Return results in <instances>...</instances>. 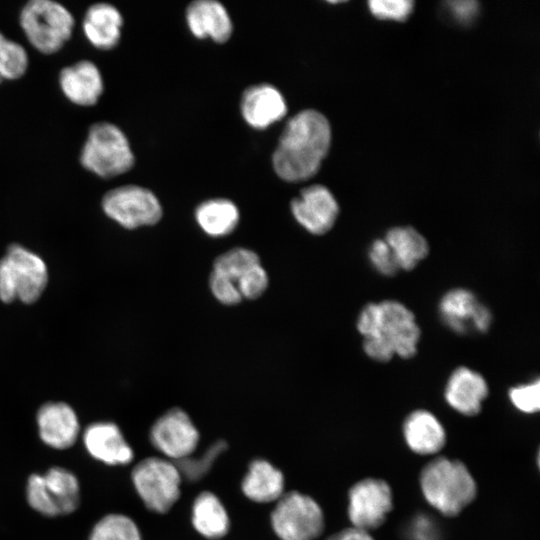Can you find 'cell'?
Wrapping results in <instances>:
<instances>
[{
    "label": "cell",
    "mask_w": 540,
    "mask_h": 540,
    "mask_svg": "<svg viewBox=\"0 0 540 540\" xmlns=\"http://www.w3.org/2000/svg\"><path fill=\"white\" fill-rule=\"evenodd\" d=\"M2 82H3V78H2L1 75H0V83H2Z\"/></svg>",
    "instance_id": "obj_38"
},
{
    "label": "cell",
    "mask_w": 540,
    "mask_h": 540,
    "mask_svg": "<svg viewBox=\"0 0 540 540\" xmlns=\"http://www.w3.org/2000/svg\"><path fill=\"white\" fill-rule=\"evenodd\" d=\"M89 540H141V535L131 518L109 514L96 523Z\"/></svg>",
    "instance_id": "obj_28"
},
{
    "label": "cell",
    "mask_w": 540,
    "mask_h": 540,
    "mask_svg": "<svg viewBox=\"0 0 540 540\" xmlns=\"http://www.w3.org/2000/svg\"><path fill=\"white\" fill-rule=\"evenodd\" d=\"M268 284V274L261 263H258L245 272L237 286L242 299L253 300L262 296Z\"/></svg>",
    "instance_id": "obj_32"
},
{
    "label": "cell",
    "mask_w": 540,
    "mask_h": 540,
    "mask_svg": "<svg viewBox=\"0 0 540 540\" xmlns=\"http://www.w3.org/2000/svg\"><path fill=\"white\" fill-rule=\"evenodd\" d=\"M29 59L25 48L0 32V75L3 80H16L28 68Z\"/></svg>",
    "instance_id": "obj_29"
},
{
    "label": "cell",
    "mask_w": 540,
    "mask_h": 540,
    "mask_svg": "<svg viewBox=\"0 0 540 540\" xmlns=\"http://www.w3.org/2000/svg\"><path fill=\"white\" fill-rule=\"evenodd\" d=\"M448 4L453 16L463 24L471 22L478 11V3L475 1H454Z\"/></svg>",
    "instance_id": "obj_36"
},
{
    "label": "cell",
    "mask_w": 540,
    "mask_h": 540,
    "mask_svg": "<svg viewBox=\"0 0 540 540\" xmlns=\"http://www.w3.org/2000/svg\"><path fill=\"white\" fill-rule=\"evenodd\" d=\"M40 438L56 449L71 447L79 433V422L74 410L66 403H46L37 413Z\"/></svg>",
    "instance_id": "obj_18"
},
{
    "label": "cell",
    "mask_w": 540,
    "mask_h": 540,
    "mask_svg": "<svg viewBox=\"0 0 540 540\" xmlns=\"http://www.w3.org/2000/svg\"><path fill=\"white\" fill-rule=\"evenodd\" d=\"M439 313L444 324L458 334L486 332L492 322L490 310L463 288L452 289L442 297Z\"/></svg>",
    "instance_id": "obj_13"
},
{
    "label": "cell",
    "mask_w": 540,
    "mask_h": 540,
    "mask_svg": "<svg viewBox=\"0 0 540 540\" xmlns=\"http://www.w3.org/2000/svg\"><path fill=\"white\" fill-rule=\"evenodd\" d=\"M539 380L536 379L528 384L515 386L509 391L512 404L524 413H535L540 407Z\"/></svg>",
    "instance_id": "obj_33"
},
{
    "label": "cell",
    "mask_w": 540,
    "mask_h": 540,
    "mask_svg": "<svg viewBox=\"0 0 540 540\" xmlns=\"http://www.w3.org/2000/svg\"><path fill=\"white\" fill-rule=\"evenodd\" d=\"M258 263H261L260 258L253 250L236 247L219 255L213 262L211 272L231 281L238 289V282L245 272Z\"/></svg>",
    "instance_id": "obj_27"
},
{
    "label": "cell",
    "mask_w": 540,
    "mask_h": 540,
    "mask_svg": "<svg viewBox=\"0 0 540 540\" xmlns=\"http://www.w3.org/2000/svg\"><path fill=\"white\" fill-rule=\"evenodd\" d=\"M420 486L427 502L445 516L460 514L476 497L477 485L459 460L438 457L420 474Z\"/></svg>",
    "instance_id": "obj_3"
},
{
    "label": "cell",
    "mask_w": 540,
    "mask_h": 540,
    "mask_svg": "<svg viewBox=\"0 0 540 540\" xmlns=\"http://www.w3.org/2000/svg\"><path fill=\"white\" fill-rule=\"evenodd\" d=\"M192 523L202 536L209 539H219L229 530V518L225 508L210 492H203L195 499Z\"/></svg>",
    "instance_id": "obj_25"
},
{
    "label": "cell",
    "mask_w": 540,
    "mask_h": 540,
    "mask_svg": "<svg viewBox=\"0 0 540 540\" xmlns=\"http://www.w3.org/2000/svg\"><path fill=\"white\" fill-rule=\"evenodd\" d=\"M122 26L123 18L120 11L105 2L89 6L82 21L86 39L99 50H110L118 44Z\"/></svg>",
    "instance_id": "obj_21"
},
{
    "label": "cell",
    "mask_w": 540,
    "mask_h": 540,
    "mask_svg": "<svg viewBox=\"0 0 540 540\" xmlns=\"http://www.w3.org/2000/svg\"><path fill=\"white\" fill-rule=\"evenodd\" d=\"M271 514V524L281 540H314L324 529L318 503L299 492L283 494Z\"/></svg>",
    "instance_id": "obj_8"
},
{
    "label": "cell",
    "mask_w": 540,
    "mask_h": 540,
    "mask_svg": "<svg viewBox=\"0 0 540 540\" xmlns=\"http://www.w3.org/2000/svg\"><path fill=\"white\" fill-rule=\"evenodd\" d=\"M488 391L481 374L468 367H458L451 373L444 395L451 408L465 416H474L480 412Z\"/></svg>",
    "instance_id": "obj_16"
},
{
    "label": "cell",
    "mask_w": 540,
    "mask_h": 540,
    "mask_svg": "<svg viewBox=\"0 0 540 540\" xmlns=\"http://www.w3.org/2000/svg\"><path fill=\"white\" fill-rule=\"evenodd\" d=\"M209 285L214 297L224 305H236L242 301L237 287L219 274L211 272Z\"/></svg>",
    "instance_id": "obj_35"
},
{
    "label": "cell",
    "mask_w": 540,
    "mask_h": 540,
    "mask_svg": "<svg viewBox=\"0 0 540 540\" xmlns=\"http://www.w3.org/2000/svg\"><path fill=\"white\" fill-rule=\"evenodd\" d=\"M136 491L150 510L166 513L180 496L181 474L175 464L161 458H147L132 471Z\"/></svg>",
    "instance_id": "obj_9"
},
{
    "label": "cell",
    "mask_w": 540,
    "mask_h": 540,
    "mask_svg": "<svg viewBox=\"0 0 540 540\" xmlns=\"http://www.w3.org/2000/svg\"><path fill=\"white\" fill-rule=\"evenodd\" d=\"M79 499V482L64 468L53 467L45 475L32 474L28 479V503L45 516L72 513L78 507Z\"/></svg>",
    "instance_id": "obj_7"
},
{
    "label": "cell",
    "mask_w": 540,
    "mask_h": 540,
    "mask_svg": "<svg viewBox=\"0 0 540 540\" xmlns=\"http://www.w3.org/2000/svg\"><path fill=\"white\" fill-rule=\"evenodd\" d=\"M186 20L192 34L223 43L232 34V22L225 7L214 0H197L186 9Z\"/></svg>",
    "instance_id": "obj_20"
},
{
    "label": "cell",
    "mask_w": 540,
    "mask_h": 540,
    "mask_svg": "<svg viewBox=\"0 0 540 540\" xmlns=\"http://www.w3.org/2000/svg\"><path fill=\"white\" fill-rule=\"evenodd\" d=\"M241 113L253 128L264 129L282 119L287 106L280 91L269 84L249 87L241 99Z\"/></svg>",
    "instance_id": "obj_17"
},
{
    "label": "cell",
    "mask_w": 540,
    "mask_h": 540,
    "mask_svg": "<svg viewBox=\"0 0 540 540\" xmlns=\"http://www.w3.org/2000/svg\"><path fill=\"white\" fill-rule=\"evenodd\" d=\"M150 439L157 450L178 461L193 453L199 433L186 412L173 408L154 423Z\"/></svg>",
    "instance_id": "obj_12"
},
{
    "label": "cell",
    "mask_w": 540,
    "mask_h": 540,
    "mask_svg": "<svg viewBox=\"0 0 540 540\" xmlns=\"http://www.w3.org/2000/svg\"><path fill=\"white\" fill-rule=\"evenodd\" d=\"M48 281L45 262L21 245L13 244L0 260V299L11 302H35Z\"/></svg>",
    "instance_id": "obj_6"
},
{
    "label": "cell",
    "mask_w": 540,
    "mask_h": 540,
    "mask_svg": "<svg viewBox=\"0 0 540 540\" xmlns=\"http://www.w3.org/2000/svg\"><path fill=\"white\" fill-rule=\"evenodd\" d=\"M20 26L29 43L43 54L58 52L71 38L74 18L53 0H31L21 9Z\"/></svg>",
    "instance_id": "obj_5"
},
{
    "label": "cell",
    "mask_w": 540,
    "mask_h": 540,
    "mask_svg": "<svg viewBox=\"0 0 540 540\" xmlns=\"http://www.w3.org/2000/svg\"><path fill=\"white\" fill-rule=\"evenodd\" d=\"M59 85L64 96L79 106L95 105L103 90V78L99 68L89 60H80L61 69Z\"/></svg>",
    "instance_id": "obj_15"
},
{
    "label": "cell",
    "mask_w": 540,
    "mask_h": 540,
    "mask_svg": "<svg viewBox=\"0 0 540 540\" xmlns=\"http://www.w3.org/2000/svg\"><path fill=\"white\" fill-rule=\"evenodd\" d=\"M226 443L219 441L202 455L201 458L192 459L189 457L178 460V468L180 474H183L190 481L199 480L212 466L215 458L226 448Z\"/></svg>",
    "instance_id": "obj_30"
},
{
    "label": "cell",
    "mask_w": 540,
    "mask_h": 540,
    "mask_svg": "<svg viewBox=\"0 0 540 540\" xmlns=\"http://www.w3.org/2000/svg\"><path fill=\"white\" fill-rule=\"evenodd\" d=\"M83 439L89 454L108 465H125L133 459L131 447L114 423L98 422L89 425Z\"/></svg>",
    "instance_id": "obj_19"
},
{
    "label": "cell",
    "mask_w": 540,
    "mask_h": 540,
    "mask_svg": "<svg viewBox=\"0 0 540 540\" xmlns=\"http://www.w3.org/2000/svg\"><path fill=\"white\" fill-rule=\"evenodd\" d=\"M105 214L127 229L156 224L162 217L157 197L138 185H125L109 190L102 199Z\"/></svg>",
    "instance_id": "obj_10"
},
{
    "label": "cell",
    "mask_w": 540,
    "mask_h": 540,
    "mask_svg": "<svg viewBox=\"0 0 540 540\" xmlns=\"http://www.w3.org/2000/svg\"><path fill=\"white\" fill-rule=\"evenodd\" d=\"M199 227L211 237H223L232 233L239 222L237 206L228 199H210L201 203L195 211Z\"/></svg>",
    "instance_id": "obj_24"
},
{
    "label": "cell",
    "mask_w": 540,
    "mask_h": 540,
    "mask_svg": "<svg viewBox=\"0 0 540 540\" xmlns=\"http://www.w3.org/2000/svg\"><path fill=\"white\" fill-rule=\"evenodd\" d=\"M391 248L399 269L411 270L429 251L426 239L412 227H394L384 238Z\"/></svg>",
    "instance_id": "obj_26"
},
{
    "label": "cell",
    "mask_w": 540,
    "mask_h": 540,
    "mask_svg": "<svg viewBox=\"0 0 540 540\" xmlns=\"http://www.w3.org/2000/svg\"><path fill=\"white\" fill-rule=\"evenodd\" d=\"M393 507V495L387 482L366 478L349 491L348 516L353 527L370 532L380 527Z\"/></svg>",
    "instance_id": "obj_11"
},
{
    "label": "cell",
    "mask_w": 540,
    "mask_h": 540,
    "mask_svg": "<svg viewBox=\"0 0 540 540\" xmlns=\"http://www.w3.org/2000/svg\"><path fill=\"white\" fill-rule=\"evenodd\" d=\"M328 540H374V538L370 532L352 526L332 535Z\"/></svg>",
    "instance_id": "obj_37"
},
{
    "label": "cell",
    "mask_w": 540,
    "mask_h": 540,
    "mask_svg": "<svg viewBox=\"0 0 540 540\" xmlns=\"http://www.w3.org/2000/svg\"><path fill=\"white\" fill-rule=\"evenodd\" d=\"M357 329L363 348L373 360L387 362L394 355L411 358L417 352L420 328L411 310L395 300L369 303L360 312Z\"/></svg>",
    "instance_id": "obj_2"
},
{
    "label": "cell",
    "mask_w": 540,
    "mask_h": 540,
    "mask_svg": "<svg viewBox=\"0 0 540 540\" xmlns=\"http://www.w3.org/2000/svg\"><path fill=\"white\" fill-rule=\"evenodd\" d=\"M368 257L373 268L382 275L392 276L400 270L391 248L384 239L372 242Z\"/></svg>",
    "instance_id": "obj_34"
},
{
    "label": "cell",
    "mask_w": 540,
    "mask_h": 540,
    "mask_svg": "<svg viewBox=\"0 0 540 540\" xmlns=\"http://www.w3.org/2000/svg\"><path fill=\"white\" fill-rule=\"evenodd\" d=\"M403 434L408 447L420 455L436 454L446 442L441 422L426 410H416L406 417Z\"/></svg>",
    "instance_id": "obj_22"
},
{
    "label": "cell",
    "mask_w": 540,
    "mask_h": 540,
    "mask_svg": "<svg viewBox=\"0 0 540 540\" xmlns=\"http://www.w3.org/2000/svg\"><path fill=\"white\" fill-rule=\"evenodd\" d=\"M291 212L305 230L314 235H323L334 226L339 205L328 188L316 184L304 188L291 201Z\"/></svg>",
    "instance_id": "obj_14"
},
{
    "label": "cell",
    "mask_w": 540,
    "mask_h": 540,
    "mask_svg": "<svg viewBox=\"0 0 540 540\" xmlns=\"http://www.w3.org/2000/svg\"><path fill=\"white\" fill-rule=\"evenodd\" d=\"M330 144L327 118L316 110H303L286 123L273 153V168L285 181L307 180L318 172Z\"/></svg>",
    "instance_id": "obj_1"
},
{
    "label": "cell",
    "mask_w": 540,
    "mask_h": 540,
    "mask_svg": "<svg viewBox=\"0 0 540 540\" xmlns=\"http://www.w3.org/2000/svg\"><path fill=\"white\" fill-rule=\"evenodd\" d=\"M244 494L252 501L267 503L283 495L284 477L280 470L265 460H255L242 482Z\"/></svg>",
    "instance_id": "obj_23"
},
{
    "label": "cell",
    "mask_w": 540,
    "mask_h": 540,
    "mask_svg": "<svg viewBox=\"0 0 540 540\" xmlns=\"http://www.w3.org/2000/svg\"><path fill=\"white\" fill-rule=\"evenodd\" d=\"M372 15L380 20L405 21L414 3L409 0H372L368 2Z\"/></svg>",
    "instance_id": "obj_31"
},
{
    "label": "cell",
    "mask_w": 540,
    "mask_h": 540,
    "mask_svg": "<svg viewBox=\"0 0 540 540\" xmlns=\"http://www.w3.org/2000/svg\"><path fill=\"white\" fill-rule=\"evenodd\" d=\"M80 163L91 173L109 179L129 171L134 164V155L124 132L103 121L89 128Z\"/></svg>",
    "instance_id": "obj_4"
}]
</instances>
